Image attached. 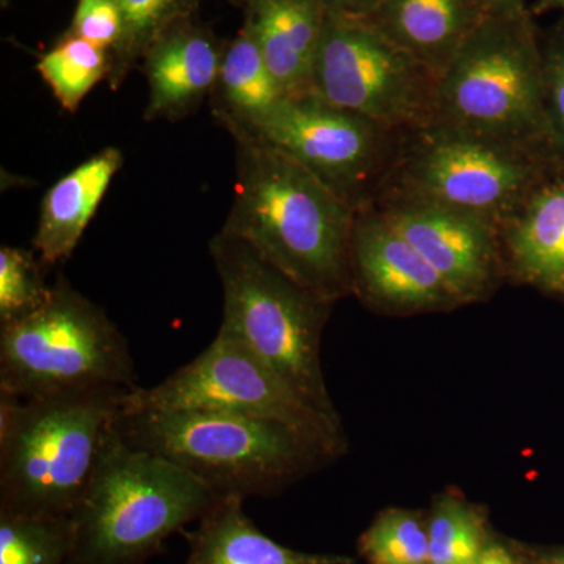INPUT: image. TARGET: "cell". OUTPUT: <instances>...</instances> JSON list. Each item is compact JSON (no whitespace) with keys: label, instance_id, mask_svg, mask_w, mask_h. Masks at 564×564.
<instances>
[{"label":"cell","instance_id":"4dcf8cb0","mask_svg":"<svg viewBox=\"0 0 564 564\" xmlns=\"http://www.w3.org/2000/svg\"><path fill=\"white\" fill-rule=\"evenodd\" d=\"M527 560L530 564H564V547L536 549L527 554Z\"/></svg>","mask_w":564,"mask_h":564},{"label":"cell","instance_id":"30bf717a","mask_svg":"<svg viewBox=\"0 0 564 564\" xmlns=\"http://www.w3.org/2000/svg\"><path fill=\"white\" fill-rule=\"evenodd\" d=\"M403 133L314 95L284 98L250 133L299 163L351 210L380 202ZM236 139V137H232Z\"/></svg>","mask_w":564,"mask_h":564},{"label":"cell","instance_id":"52a82bcc","mask_svg":"<svg viewBox=\"0 0 564 564\" xmlns=\"http://www.w3.org/2000/svg\"><path fill=\"white\" fill-rule=\"evenodd\" d=\"M437 120L549 147L543 44L530 10L491 14L437 79Z\"/></svg>","mask_w":564,"mask_h":564},{"label":"cell","instance_id":"7402d4cb","mask_svg":"<svg viewBox=\"0 0 564 564\" xmlns=\"http://www.w3.org/2000/svg\"><path fill=\"white\" fill-rule=\"evenodd\" d=\"M124 18V36L111 55L107 84L120 90L129 74L140 66L152 43L174 22L196 17L203 0H117Z\"/></svg>","mask_w":564,"mask_h":564},{"label":"cell","instance_id":"9a60e30c","mask_svg":"<svg viewBox=\"0 0 564 564\" xmlns=\"http://www.w3.org/2000/svg\"><path fill=\"white\" fill-rule=\"evenodd\" d=\"M507 276L545 295L564 296V162L551 169L503 223Z\"/></svg>","mask_w":564,"mask_h":564},{"label":"cell","instance_id":"3957f363","mask_svg":"<svg viewBox=\"0 0 564 564\" xmlns=\"http://www.w3.org/2000/svg\"><path fill=\"white\" fill-rule=\"evenodd\" d=\"M221 499L181 467L126 444L113 426L69 514L66 564H147Z\"/></svg>","mask_w":564,"mask_h":564},{"label":"cell","instance_id":"9c48e42d","mask_svg":"<svg viewBox=\"0 0 564 564\" xmlns=\"http://www.w3.org/2000/svg\"><path fill=\"white\" fill-rule=\"evenodd\" d=\"M122 406L151 411H210L281 423L326 455L345 452L343 426L329 422L220 325L209 347L152 388H135Z\"/></svg>","mask_w":564,"mask_h":564},{"label":"cell","instance_id":"5b68a950","mask_svg":"<svg viewBox=\"0 0 564 564\" xmlns=\"http://www.w3.org/2000/svg\"><path fill=\"white\" fill-rule=\"evenodd\" d=\"M223 288L221 326L236 334L293 391L329 422L339 414L322 369V336L333 304L225 232L210 240Z\"/></svg>","mask_w":564,"mask_h":564},{"label":"cell","instance_id":"d6986e66","mask_svg":"<svg viewBox=\"0 0 564 564\" xmlns=\"http://www.w3.org/2000/svg\"><path fill=\"white\" fill-rule=\"evenodd\" d=\"M243 502L223 497L198 529L184 532L191 544L185 564H355L350 556L304 554L278 544L252 524Z\"/></svg>","mask_w":564,"mask_h":564},{"label":"cell","instance_id":"7a4b0ae2","mask_svg":"<svg viewBox=\"0 0 564 564\" xmlns=\"http://www.w3.org/2000/svg\"><path fill=\"white\" fill-rule=\"evenodd\" d=\"M129 392L95 388L36 399L0 393V513L68 519Z\"/></svg>","mask_w":564,"mask_h":564},{"label":"cell","instance_id":"277c9868","mask_svg":"<svg viewBox=\"0 0 564 564\" xmlns=\"http://www.w3.org/2000/svg\"><path fill=\"white\" fill-rule=\"evenodd\" d=\"M115 430L126 444L173 463L218 497L272 496L333 459L281 423L210 411L122 406Z\"/></svg>","mask_w":564,"mask_h":564},{"label":"cell","instance_id":"484cf974","mask_svg":"<svg viewBox=\"0 0 564 564\" xmlns=\"http://www.w3.org/2000/svg\"><path fill=\"white\" fill-rule=\"evenodd\" d=\"M43 267L35 250L0 248V325L20 321L46 302L51 285L44 281Z\"/></svg>","mask_w":564,"mask_h":564},{"label":"cell","instance_id":"f1b7e54d","mask_svg":"<svg viewBox=\"0 0 564 564\" xmlns=\"http://www.w3.org/2000/svg\"><path fill=\"white\" fill-rule=\"evenodd\" d=\"M326 13L340 14L348 18H366L381 0H318Z\"/></svg>","mask_w":564,"mask_h":564},{"label":"cell","instance_id":"f546056e","mask_svg":"<svg viewBox=\"0 0 564 564\" xmlns=\"http://www.w3.org/2000/svg\"><path fill=\"white\" fill-rule=\"evenodd\" d=\"M489 14L518 13L527 9V0H478Z\"/></svg>","mask_w":564,"mask_h":564},{"label":"cell","instance_id":"8fae6325","mask_svg":"<svg viewBox=\"0 0 564 564\" xmlns=\"http://www.w3.org/2000/svg\"><path fill=\"white\" fill-rule=\"evenodd\" d=\"M311 95L393 131L437 120V76L362 18L326 13Z\"/></svg>","mask_w":564,"mask_h":564},{"label":"cell","instance_id":"4fadbf2b","mask_svg":"<svg viewBox=\"0 0 564 564\" xmlns=\"http://www.w3.org/2000/svg\"><path fill=\"white\" fill-rule=\"evenodd\" d=\"M351 293L388 314L443 313L462 306L436 270L377 207L356 212Z\"/></svg>","mask_w":564,"mask_h":564},{"label":"cell","instance_id":"44dd1931","mask_svg":"<svg viewBox=\"0 0 564 564\" xmlns=\"http://www.w3.org/2000/svg\"><path fill=\"white\" fill-rule=\"evenodd\" d=\"M36 69L63 109L76 113L88 93L109 79L111 61L109 52L65 32Z\"/></svg>","mask_w":564,"mask_h":564},{"label":"cell","instance_id":"d6a6232c","mask_svg":"<svg viewBox=\"0 0 564 564\" xmlns=\"http://www.w3.org/2000/svg\"><path fill=\"white\" fill-rule=\"evenodd\" d=\"M228 2H231V3H234V6L240 7V9H242V7L245 6V2H247V0H228Z\"/></svg>","mask_w":564,"mask_h":564},{"label":"cell","instance_id":"5bb4252c","mask_svg":"<svg viewBox=\"0 0 564 564\" xmlns=\"http://www.w3.org/2000/svg\"><path fill=\"white\" fill-rule=\"evenodd\" d=\"M228 41L196 17L174 22L151 44L140 66L150 87L147 121H181L210 98Z\"/></svg>","mask_w":564,"mask_h":564},{"label":"cell","instance_id":"603a6c76","mask_svg":"<svg viewBox=\"0 0 564 564\" xmlns=\"http://www.w3.org/2000/svg\"><path fill=\"white\" fill-rule=\"evenodd\" d=\"M426 525L430 564H478L491 543L485 514L454 494L436 500Z\"/></svg>","mask_w":564,"mask_h":564},{"label":"cell","instance_id":"8992f818","mask_svg":"<svg viewBox=\"0 0 564 564\" xmlns=\"http://www.w3.org/2000/svg\"><path fill=\"white\" fill-rule=\"evenodd\" d=\"M137 386L128 339L65 276L39 310L0 325V393L17 399Z\"/></svg>","mask_w":564,"mask_h":564},{"label":"cell","instance_id":"1f68e13d","mask_svg":"<svg viewBox=\"0 0 564 564\" xmlns=\"http://www.w3.org/2000/svg\"><path fill=\"white\" fill-rule=\"evenodd\" d=\"M551 10H564V0H536L530 13H545Z\"/></svg>","mask_w":564,"mask_h":564},{"label":"cell","instance_id":"e0dca14e","mask_svg":"<svg viewBox=\"0 0 564 564\" xmlns=\"http://www.w3.org/2000/svg\"><path fill=\"white\" fill-rule=\"evenodd\" d=\"M243 24L284 98L310 95L326 10L318 0H247Z\"/></svg>","mask_w":564,"mask_h":564},{"label":"cell","instance_id":"6da1fadb","mask_svg":"<svg viewBox=\"0 0 564 564\" xmlns=\"http://www.w3.org/2000/svg\"><path fill=\"white\" fill-rule=\"evenodd\" d=\"M234 143L236 187L221 232L328 302L350 295L356 212L270 144L251 137Z\"/></svg>","mask_w":564,"mask_h":564},{"label":"cell","instance_id":"2e32d148","mask_svg":"<svg viewBox=\"0 0 564 564\" xmlns=\"http://www.w3.org/2000/svg\"><path fill=\"white\" fill-rule=\"evenodd\" d=\"M488 17L478 0H381L362 20L440 79Z\"/></svg>","mask_w":564,"mask_h":564},{"label":"cell","instance_id":"ffe728a7","mask_svg":"<svg viewBox=\"0 0 564 564\" xmlns=\"http://www.w3.org/2000/svg\"><path fill=\"white\" fill-rule=\"evenodd\" d=\"M284 99L247 25L226 44L210 93L215 120L232 137L250 133Z\"/></svg>","mask_w":564,"mask_h":564},{"label":"cell","instance_id":"ac0fdd59","mask_svg":"<svg viewBox=\"0 0 564 564\" xmlns=\"http://www.w3.org/2000/svg\"><path fill=\"white\" fill-rule=\"evenodd\" d=\"M118 148H104L44 195L32 248L44 265L68 261L122 166Z\"/></svg>","mask_w":564,"mask_h":564},{"label":"cell","instance_id":"7c38bea8","mask_svg":"<svg viewBox=\"0 0 564 564\" xmlns=\"http://www.w3.org/2000/svg\"><path fill=\"white\" fill-rule=\"evenodd\" d=\"M373 207L421 252L462 306L484 302L507 276L500 229L491 221L399 195H386Z\"/></svg>","mask_w":564,"mask_h":564},{"label":"cell","instance_id":"83f0119b","mask_svg":"<svg viewBox=\"0 0 564 564\" xmlns=\"http://www.w3.org/2000/svg\"><path fill=\"white\" fill-rule=\"evenodd\" d=\"M109 52L110 61L124 36V18L117 0H77L68 31Z\"/></svg>","mask_w":564,"mask_h":564},{"label":"cell","instance_id":"cb8c5ba5","mask_svg":"<svg viewBox=\"0 0 564 564\" xmlns=\"http://www.w3.org/2000/svg\"><path fill=\"white\" fill-rule=\"evenodd\" d=\"M68 519L0 513V564H66Z\"/></svg>","mask_w":564,"mask_h":564},{"label":"cell","instance_id":"d4e9b609","mask_svg":"<svg viewBox=\"0 0 564 564\" xmlns=\"http://www.w3.org/2000/svg\"><path fill=\"white\" fill-rule=\"evenodd\" d=\"M359 551L370 564H430L429 525L415 511L386 510L362 534Z\"/></svg>","mask_w":564,"mask_h":564},{"label":"cell","instance_id":"ba28073f","mask_svg":"<svg viewBox=\"0 0 564 564\" xmlns=\"http://www.w3.org/2000/svg\"><path fill=\"white\" fill-rule=\"evenodd\" d=\"M554 161L551 148L494 139L434 120L403 133L383 196L448 207L500 229Z\"/></svg>","mask_w":564,"mask_h":564},{"label":"cell","instance_id":"4316f807","mask_svg":"<svg viewBox=\"0 0 564 564\" xmlns=\"http://www.w3.org/2000/svg\"><path fill=\"white\" fill-rule=\"evenodd\" d=\"M549 147L564 162V25L541 36Z\"/></svg>","mask_w":564,"mask_h":564}]
</instances>
